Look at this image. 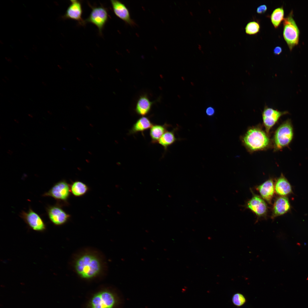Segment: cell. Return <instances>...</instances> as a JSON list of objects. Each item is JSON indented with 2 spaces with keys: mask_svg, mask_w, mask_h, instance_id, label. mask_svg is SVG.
<instances>
[{
  "mask_svg": "<svg viewBox=\"0 0 308 308\" xmlns=\"http://www.w3.org/2000/svg\"><path fill=\"white\" fill-rule=\"evenodd\" d=\"M71 4L62 17L64 19H71L77 21L81 25L86 23L82 17V9L81 2L77 0H70Z\"/></svg>",
  "mask_w": 308,
  "mask_h": 308,
  "instance_id": "12",
  "label": "cell"
},
{
  "mask_svg": "<svg viewBox=\"0 0 308 308\" xmlns=\"http://www.w3.org/2000/svg\"><path fill=\"white\" fill-rule=\"evenodd\" d=\"M153 103V102L150 101L146 95H142L137 101L135 112L139 115L144 116L150 112Z\"/></svg>",
  "mask_w": 308,
  "mask_h": 308,
  "instance_id": "17",
  "label": "cell"
},
{
  "mask_svg": "<svg viewBox=\"0 0 308 308\" xmlns=\"http://www.w3.org/2000/svg\"><path fill=\"white\" fill-rule=\"evenodd\" d=\"M90 77H91V78H92V79H94V77H93V76H92V75H91V74H90Z\"/></svg>",
  "mask_w": 308,
  "mask_h": 308,
  "instance_id": "31",
  "label": "cell"
},
{
  "mask_svg": "<svg viewBox=\"0 0 308 308\" xmlns=\"http://www.w3.org/2000/svg\"><path fill=\"white\" fill-rule=\"evenodd\" d=\"M2 80H3V81H4V82H6V81H5V80H4V79H2Z\"/></svg>",
  "mask_w": 308,
  "mask_h": 308,
  "instance_id": "40",
  "label": "cell"
},
{
  "mask_svg": "<svg viewBox=\"0 0 308 308\" xmlns=\"http://www.w3.org/2000/svg\"><path fill=\"white\" fill-rule=\"evenodd\" d=\"M284 10L282 7L275 9L272 12L270 16L271 22L274 27L277 29L284 19Z\"/></svg>",
  "mask_w": 308,
  "mask_h": 308,
  "instance_id": "21",
  "label": "cell"
},
{
  "mask_svg": "<svg viewBox=\"0 0 308 308\" xmlns=\"http://www.w3.org/2000/svg\"><path fill=\"white\" fill-rule=\"evenodd\" d=\"M48 113H49V114H52V113H51V112H50V111H48Z\"/></svg>",
  "mask_w": 308,
  "mask_h": 308,
  "instance_id": "33",
  "label": "cell"
},
{
  "mask_svg": "<svg viewBox=\"0 0 308 308\" xmlns=\"http://www.w3.org/2000/svg\"><path fill=\"white\" fill-rule=\"evenodd\" d=\"M170 127V125L166 123L163 125L153 124L149 131L151 143L153 144L158 143L159 139Z\"/></svg>",
  "mask_w": 308,
  "mask_h": 308,
  "instance_id": "19",
  "label": "cell"
},
{
  "mask_svg": "<svg viewBox=\"0 0 308 308\" xmlns=\"http://www.w3.org/2000/svg\"><path fill=\"white\" fill-rule=\"evenodd\" d=\"M206 113L208 116H212L214 114L215 110L213 108L209 107L206 109Z\"/></svg>",
  "mask_w": 308,
  "mask_h": 308,
  "instance_id": "26",
  "label": "cell"
},
{
  "mask_svg": "<svg viewBox=\"0 0 308 308\" xmlns=\"http://www.w3.org/2000/svg\"><path fill=\"white\" fill-rule=\"evenodd\" d=\"M293 135L291 123L287 120L280 125L275 132L273 139L274 151H278L288 145Z\"/></svg>",
  "mask_w": 308,
  "mask_h": 308,
  "instance_id": "3",
  "label": "cell"
},
{
  "mask_svg": "<svg viewBox=\"0 0 308 308\" xmlns=\"http://www.w3.org/2000/svg\"><path fill=\"white\" fill-rule=\"evenodd\" d=\"M208 33H209V34H210V35L211 34H212V33L211 32V31H208Z\"/></svg>",
  "mask_w": 308,
  "mask_h": 308,
  "instance_id": "37",
  "label": "cell"
},
{
  "mask_svg": "<svg viewBox=\"0 0 308 308\" xmlns=\"http://www.w3.org/2000/svg\"><path fill=\"white\" fill-rule=\"evenodd\" d=\"M71 192L70 186L64 180H62L55 183L47 192L42 195L43 196L51 197L57 201L66 202Z\"/></svg>",
  "mask_w": 308,
  "mask_h": 308,
  "instance_id": "6",
  "label": "cell"
},
{
  "mask_svg": "<svg viewBox=\"0 0 308 308\" xmlns=\"http://www.w3.org/2000/svg\"><path fill=\"white\" fill-rule=\"evenodd\" d=\"M20 216L33 230L39 232L46 230V225L41 217L31 208L27 212L22 211Z\"/></svg>",
  "mask_w": 308,
  "mask_h": 308,
  "instance_id": "8",
  "label": "cell"
},
{
  "mask_svg": "<svg viewBox=\"0 0 308 308\" xmlns=\"http://www.w3.org/2000/svg\"><path fill=\"white\" fill-rule=\"evenodd\" d=\"M28 115H29V116H30V117H32H32H33V116H32V115H31V114H28Z\"/></svg>",
  "mask_w": 308,
  "mask_h": 308,
  "instance_id": "32",
  "label": "cell"
},
{
  "mask_svg": "<svg viewBox=\"0 0 308 308\" xmlns=\"http://www.w3.org/2000/svg\"><path fill=\"white\" fill-rule=\"evenodd\" d=\"M71 192L76 196H80L84 195L88 191V188L87 185L80 181L73 182L70 186Z\"/></svg>",
  "mask_w": 308,
  "mask_h": 308,
  "instance_id": "22",
  "label": "cell"
},
{
  "mask_svg": "<svg viewBox=\"0 0 308 308\" xmlns=\"http://www.w3.org/2000/svg\"><path fill=\"white\" fill-rule=\"evenodd\" d=\"M90 7L92 11L85 21L96 25L98 29L99 34L102 35V30L108 19L107 10L103 6Z\"/></svg>",
  "mask_w": 308,
  "mask_h": 308,
  "instance_id": "5",
  "label": "cell"
},
{
  "mask_svg": "<svg viewBox=\"0 0 308 308\" xmlns=\"http://www.w3.org/2000/svg\"><path fill=\"white\" fill-rule=\"evenodd\" d=\"M259 23L256 21H251L248 23L245 27V32L247 34L252 35L257 34L260 30Z\"/></svg>",
  "mask_w": 308,
  "mask_h": 308,
  "instance_id": "23",
  "label": "cell"
},
{
  "mask_svg": "<svg viewBox=\"0 0 308 308\" xmlns=\"http://www.w3.org/2000/svg\"><path fill=\"white\" fill-rule=\"evenodd\" d=\"M198 48L199 49H200V50H201V48H202V47H201V45H200V44H198Z\"/></svg>",
  "mask_w": 308,
  "mask_h": 308,
  "instance_id": "28",
  "label": "cell"
},
{
  "mask_svg": "<svg viewBox=\"0 0 308 308\" xmlns=\"http://www.w3.org/2000/svg\"><path fill=\"white\" fill-rule=\"evenodd\" d=\"M242 141L246 148L251 152L267 149L271 143L269 135L258 127L249 129L243 137Z\"/></svg>",
  "mask_w": 308,
  "mask_h": 308,
  "instance_id": "2",
  "label": "cell"
},
{
  "mask_svg": "<svg viewBox=\"0 0 308 308\" xmlns=\"http://www.w3.org/2000/svg\"><path fill=\"white\" fill-rule=\"evenodd\" d=\"M201 52H202V53H204V52H203V51H201Z\"/></svg>",
  "mask_w": 308,
  "mask_h": 308,
  "instance_id": "41",
  "label": "cell"
},
{
  "mask_svg": "<svg viewBox=\"0 0 308 308\" xmlns=\"http://www.w3.org/2000/svg\"><path fill=\"white\" fill-rule=\"evenodd\" d=\"M283 35L290 50L298 44L299 31L291 11L283 20Z\"/></svg>",
  "mask_w": 308,
  "mask_h": 308,
  "instance_id": "4",
  "label": "cell"
},
{
  "mask_svg": "<svg viewBox=\"0 0 308 308\" xmlns=\"http://www.w3.org/2000/svg\"><path fill=\"white\" fill-rule=\"evenodd\" d=\"M113 10L115 15L125 23L134 26L135 23L131 19L129 11L125 4L117 0H111Z\"/></svg>",
  "mask_w": 308,
  "mask_h": 308,
  "instance_id": "13",
  "label": "cell"
},
{
  "mask_svg": "<svg viewBox=\"0 0 308 308\" xmlns=\"http://www.w3.org/2000/svg\"><path fill=\"white\" fill-rule=\"evenodd\" d=\"M42 84H43V85H44V86H46V83H45V82H42Z\"/></svg>",
  "mask_w": 308,
  "mask_h": 308,
  "instance_id": "29",
  "label": "cell"
},
{
  "mask_svg": "<svg viewBox=\"0 0 308 308\" xmlns=\"http://www.w3.org/2000/svg\"><path fill=\"white\" fill-rule=\"evenodd\" d=\"M291 205L288 197L279 196L275 200L273 205L271 218L272 219L284 215L289 212Z\"/></svg>",
  "mask_w": 308,
  "mask_h": 308,
  "instance_id": "14",
  "label": "cell"
},
{
  "mask_svg": "<svg viewBox=\"0 0 308 308\" xmlns=\"http://www.w3.org/2000/svg\"><path fill=\"white\" fill-rule=\"evenodd\" d=\"M273 51L275 54L279 55L281 52L282 49L281 47L277 46L274 48Z\"/></svg>",
  "mask_w": 308,
  "mask_h": 308,
  "instance_id": "27",
  "label": "cell"
},
{
  "mask_svg": "<svg viewBox=\"0 0 308 308\" xmlns=\"http://www.w3.org/2000/svg\"><path fill=\"white\" fill-rule=\"evenodd\" d=\"M251 191L252 196L246 202V208L251 210L258 218H266L268 211V207L266 201L260 196Z\"/></svg>",
  "mask_w": 308,
  "mask_h": 308,
  "instance_id": "7",
  "label": "cell"
},
{
  "mask_svg": "<svg viewBox=\"0 0 308 308\" xmlns=\"http://www.w3.org/2000/svg\"><path fill=\"white\" fill-rule=\"evenodd\" d=\"M46 211L49 219L56 225L64 224L70 217V215L65 212L58 204L48 206L46 208Z\"/></svg>",
  "mask_w": 308,
  "mask_h": 308,
  "instance_id": "11",
  "label": "cell"
},
{
  "mask_svg": "<svg viewBox=\"0 0 308 308\" xmlns=\"http://www.w3.org/2000/svg\"><path fill=\"white\" fill-rule=\"evenodd\" d=\"M260 196L268 203L271 204L275 192L274 183L270 178L256 187Z\"/></svg>",
  "mask_w": 308,
  "mask_h": 308,
  "instance_id": "15",
  "label": "cell"
},
{
  "mask_svg": "<svg viewBox=\"0 0 308 308\" xmlns=\"http://www.w3.org/2000/svg\"><path fill=\"white\" fill-rule=\"evenodd\" d=\"M233 303L237 306H240L244 305L246 301L244 296L241 294L236 293L234 294L232 298Z\"/></svg>",
  "mask_w": 308,
  "mask_h": 308,
  "instance_id": "24",
  "label": "cell"
},
{
  "mask_svg": "<svg viewBox=\"0 0 308 308\" xmlns=\"http://www.w3.org/2000/svg\"><path fill=\"white\" fill-rule=\"evenodd\" d=\"M178 126L171 131H167L159 139L158 143L163 147L165 151L167 150L168 147L172 145L177 141L180 140V138H177L175 133L178 130Z\"/></svg>",
  "mask_w": 308,
  "mask_h": 308,
  "instance_id": "20",
  "label": "cell"
},
{
  "mask_svg": "<svg viewBox=\"0 0 308 308\" xmlns=\"http://www.w3.org/2000/svg\"><path fill=\"white\" fill-rule=\"evenodd\" d=\"M208 11L209 12V13H211V10H210V9H208Z\"/></svg>",
  "mask_w": 308,
  "mask_h": 308,
  "instance_id": "35",
  "label": "cell"
},
{
  "mask_svg": "<svg viewBox=\"0 0 308 308\" xmlns=\"http://www.w3.org/2000/svg\"><path fill=\"white\" fill-rule=\"evenodd\" d=\"M15 121L17 123H18V121L17 119H14Z\"/></svg>",
  "mask_w": 308,
  "mask_h": 308,
  "instance_id": "39",
  "label": "cell"
},
{
  "mask_svg": "<svg viewBox=\"0 0 308 308\" xmlns=\"http://www.w3.org/2000/svg\"><path fill=\"white\" fill-rule=\"evenodd\" d=\"M86 108L88 110H90V107L88 106H86Z\"/></svg>",
  "mask_w": 308,
  "mask_h": 308,
  "instance_id": "30",
  "label": "cell"
},
{
  "mask_svg": "<svg viewBox=\"0 0 308 308\" xmlns=\"http://www.w3.org/2000/svg\"><path fill=\"white\" fill-rule=\"evenodd\" d=\"M274 187L275 192L280 196H286L292 192L290 184L282 174L276 180Z\"/></svg>",
  "mask_w": 308,
  "mask_h": 308,
  "instance_id": "16",
  "label": "cell"
},
{
  "mask_svg": "<svg viewBox=\"0 0 308 308\" xmlns=\"http://www.w3.org/2000/svg\"><path fill=\"white\" fill-rule=\"evenodd\" d=\"M267 7L265 5H262L258 6L257 8L256 12L259 14L264 13L267 11Z\"/></svg>",
  "mask_w": 308,
  "mask_h": 308,
  "instance_id": "25",
  "label": "cell"
},
{
  "mask_svg": "<svg viewBox=\"0 0 308 308\" xmlns=\"http://www.w3.org/2000/svg\"><path fill=\"white\" fill-rule=\"evenodd\" d=\"M153 124L147 117L142 116L133 124L129 130L128 134H136L139 132H143L150 129Z\"/></svg>",
  "mask_w": 308,
  "mask_h": 308,
  "instance_id": "18",
  "label": "cell"
},
{
  "mask_svg": "<svg viewBox=\"0 0 308 308\" xmlns=\"http://www.w3.org/2000/svg\"><path fill=\"white\" fill-rule=\"evenodd\" d=\"M199 34L200 35H201V34H200V33H199Z\"/></svg>",
  "mask_w": 308,
  "mask_h": 308,
  "instance_id": "42",
  "label": "cell"
},
{
  "mask_svg": "<svg viewBox=\"0 0 308 308\" xmlns=\"http://www.w3.org/2000/svg\"><path fill=\"white\" fill-rule=\"evenodd\" d=\"M287 111L280 112L266 105L262 113L263 125L266 132L269 135L271 128L283 115L287 114Z\"/></svg>",
  "mask_w": 308,
  "mask_h": 308,
  "instance_id": "9",
  "label": "cell"
},
{
  "mask_svg": "<svg viewBox=\"0 0 308 308\" xmlns=\"http://www.w3.org/2000/svg\"><path fill=\"white\" fill-rule=\"evenodd\" d=\"M5 79H7V80H9V78H8V77H6V76H5Z\"/></svg>",
  "mask_w": 308,
  "mask_h": 308,
  "instance_id": "34",
  "label": "cell"
},
{
  "mask_svg": "<svg viewBox=\"0 0 308 308\" xmlns=\"http://www.w3.org/2000/svg\"><path fill=\"white\" fill-rule=\"evenodd\" d=\"M98 79H99V80H100V81H102V80H102L101 79V78H99V77H98Z\"/></svg>",
  "mask_w": 308,
  "mask_h": 308,
  "instance_id": "38",
  "label": "cell"
},
{
  "mask_svg": "<svg viewBox=\"0 0 308 308\" xmlns=\"http://www.w3.org/2000/svg\"><path fill=\"white\" fill-rule=\"evenodd\" d=\"M115 299L112 293L106 291L95 295L91 301L92 308H113L115 303Z\"/></svg>",
  "mask_w": 308,
  "mask_h": 308,
  "instance_id": "10",
  "label": "cell"
},
{
  "mask_svg": "<svg viewBox=\"0 0 308 308\" xmlns=\"http://www.w3.org/2000/svg\"><path fill=\"white\" fill-rule=\"evenodd\" d=\"M190 14H191V15H193V13H192V12H191V11H190Z\"/></svg>",
  "mask_w": 308,
  "mask_h": 308,
  "instance_id": "36",
  "label": "cell"
},
{
  "mask_svg": "<svg viewBox=\"0 0 308 308\" xmlns=\"http://www.w3.org/2000/svg\"><path fill=\"white\" fill-rule=\"evenodd\" d=\"M74 266L77 273L85 279L96 276L101 271L102 268L99 258L91 253H85L79 256L75 261Z\"/></svg>",
  "mask_w": 308,
  "mask_h": 308,
  "instance_id": "1",
  "label": "cell"
}]
</instances>
